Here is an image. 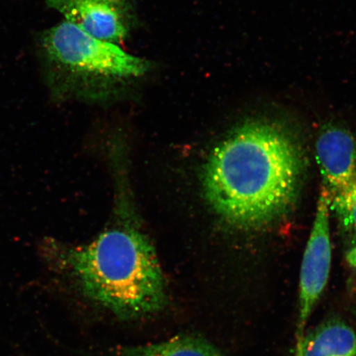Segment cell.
Returning <instances> with one entry per match:
<instances>
[{
    "mask_svg": "<svg viewBox=\"0 0 356 356\" xmlns=\"http://www.w3.org/2000/svg\"><path fill=\"white\" fill-rule=\"evenodd\" d=\"M304 167L301 148L286 129L264 120L249 121L209 156L202 173L204 198L227 224L262 228L295 204Z\"/></svg>",
    "mask_w": 356,
    "mask_h": 356,
    "instance_id": "cell-1",
    "label": "cell"
},
{
    "mask_svg": "<svg viewBox=\"0 0 356 356\" xmlns=\"http://www.w3.org/2000/svg\"><path fill=\"white\" fill-rule=\"evenodd\" d=\"M118 204L114 225L91 243L79 246L47 243L46 251L87 299L119 318L139 319L165 308L167 284L132 207Z\"/></svg>",
    "mask_w": 356,
    "mask_h": 356,
    "instance_id": "cell-2",
    "label": "cell"
},
{
    "mask_svg": "<svg viewBox=\"0 0 356 356\" xmlns=\"http://www.w3.org/2000/svg\"><path fill=\"white\" fill-rule=\"evenodd\" d=\"M35 50L44 84L58 102L118 101L141 86L157 67L65 20L39 33Z\"/></svg>",
    "mask_w": 356,
    "mask_h": 356,
    "instance_id": "cell-3",
    "label": "cell"
},
{
    "mask_svg": "<svg viewBox=\"0 0 356 356\" xmlns=\"http://www.w3.org/2000/svg\"><path fill=\"white\" fill-rule=\"evenodd\" d=\"M64 20L102 41L121 46L139 29L137 0H43Z\"/></svg>",
    "mask_w": 356,
    "mask_h": 356,
    "instance_id": "cell-4",
    "label": "cell"
},
{
    "mask_svg": "<svg viewBox=\"0 0 356 356\" xmlns=\"http://www.w3.org/2000/svg\"><path fill=\"white\" fill-rule=\"evenodd\" d=\"M331 197L323 186L317 213L305 248L300 275V332L305 328L328 282L332 265V243L329 228Z\"/></svg>",
    "mask_w": 356,
    "mask_h": 356,
    "instance_id": "cell-5",
    "label": "cell"
},
{
    "mask_svg": "<svg viewBox=\"0 0 356 356\" xmlns=\"http://www.w3.org/2000/svg\"><path fill=\"white\" fill-rule=\"evenodd\" d=\"M316 154L323 186L331 200L349 186L356 175V140L344 128L329 126L319 134Z\"/></svg>",
    "mask_w": 356,
    "mask_h": 356,
    "instance_id": "cell-6",
    "label": "cell"
},
{
    "mask_svg": "<svg viewBox=\"0 0 356 356\" xmlns=\"http://www.w3.org/2000/svg\"><path fill=\"white\" fill-rule=\"evenodd\" d=\"M297 356H356V334L341 320H328L302 338Z\"/></svg>",
    "mask_w": 356,
    "mask_h": 356,
    "instance_id": "cell-7",
    "label": "cell"
},
{
    "mask_svg": "<svg viewBox=\"0 0 356 356\" xmlns=\"http://www.w3.org/2000/svg\"><path fill=\"white\" fill-rule=\"evenodd\" d=\"M118 356H225L211 342L197 336H177L159 343L124 347Z\"/></svg>",
    "mask_w": 356,
    "mask_h": 356,
    "instance_id": "cell-8",
    "label": "cell"
},
{
    "mask_svg": "<svg viewBox=\"0 0 356 356\" xmlns=\"http://www.w3.org/2000/svg\"><path fill=\"white\" fill-rule=\"evenodd\" d=\"M346 243V260L356 268V175L346 188L331 200Z\"/></svg>",
    "mask_w": 356,
    "mask_h": 356,
    "instance_id": "cell-9",
    "label": "cell"
}]
</instances>
